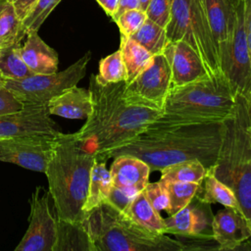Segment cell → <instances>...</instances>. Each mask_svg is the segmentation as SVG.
I'll return each mask as SVG.
<instances>
[{
	"mask_svg": "<svg viewBox=\"0 0 251 251\" xmlns=\"http://www.w3.org/2000/svg\"><path fill=\"white\" fill-rule=\"evenodd\" d=\"M222 134L223 123L150 125L132 139L95 159L107 162L120 155H132L144 161L151 171H161L183 161L198 160L208 170L217 161Z\"/></svg>",
	"mask_w": 251,
	"mask_h": 251,
	"instance_id": "6da1fadb",
	"label": "cell"
},
{
	"mask_svg": "<svg viewBox=\"0 0 251 251\" xmlns=\"http://www.w3.org/2000/svg\"><path fill=\"white\" fill-rule=\"evenodd\" d=\"M126 81L106 82L98 75H90L92 109L75 133L80 147L95 158L132 139L163 113L127 103L123 96Z\"/></svg>",
	"mask_w": 251,
	"mask_h": 251,
	"instance_id": "7a4b0ae2",
	"label": "cell"
},
{
	"mask_svg": "<svg viewBox=\"0 0 251 251\" xmlns=\"http://www.w3.org/2000/svg\"><path fill=\"white\" fill-rule=\"evenodd\" d=\"M94 161L95 156L80 147L75 133L60 132L56 135L53 153L44 174L59 219L82 223Z\"/></svg>",
	"mask_w": 251,
	"mask_h": 251,
	"instance_id": "3957f363",
	"label": "cell"
},
{
	"mask_svg": "<svg viewBox=\"0 0 251 251\" xmlns=\"http://www.w3.org/2000/svg\"><path fill=\"white\" fill-rule=\"evenodd\" d=\"M82 225L92 251H193L208 249L195 239L187 242L152 232L134 223L108 201L85 212Z\"/></svg>",
	"mask_w": 251,
	"mask_h": 251,
	"instance_id": "277c9868",
	"label": "cell"
},
{
	"mask_svg": "<svg viewBox=\"0 0 251 251\" xmlns=\"http://www.w3.org/2000/svg\"><path fill=\"white\" fill-rule=\"evenodd\" d=\"M251 113L248 101L238 95L231 116L223 122L222 143L216 163L208 169L229 186L251 229Z\"/></svg>",
	"mask_w": 251,
	"mask_h": 251,
	"instance_id": "5b68a950",
	"label": "cell"
},
{
	"mask_svg": "<svg viewBox=\"0 0 251 251\" xmlns=\"http://www.w3.org/2000/svg\"><path fill=\"white\" fill-rule=\"evenodd\" d=\"M236 97L225 76L172 86L162 115L151 126L223 123L232 115Z\"/></svg>",
	"mask_w": 251,
	"mask_h": 251,
	"instance_id": "8992f818",
	"label": "cell"
},
{
	"mask_svg": "<svg viewBox=\"0 0 251 251\" xmlns=\"http://www.w3.org/2000/svg\"><path fill=\"white\" fill-rule=\"evenodd\" d=\"M166 32L169 41L183 40L196 51L210 77L225 76L210 29L204 0H172L171 17Z\"/></svg>",
	"mask_w": 251,
	"mask_h": 251,
	"instance_id": "52a82bcc",
	"label": "cell"
},
{
	"mask_svg": "<svg viewBox=\"0 0 251 251\" xmlns=\"http://www.w3.org/2000/svg\"><path fill=\"white\" fill-rule=\"evenodd\" d=\"M90 59L91 53L88 51L64 71L32 75L20 80H6L4 86L24 105H47L53 97L77 85L86 74Z\"/></svg>",
	"mask_w": 251,
	"mask_h": 251,
	"instance_id": "ba28073f",
	"label": "cell"
},
{
	"mask_svg": "<svg viewBox=\"0 0 251 251\" xmlns=\"http://www.w3.org/2000/svg\"><path fill=\"white\" fill-rule=\"evenodd\" d=\"M171 87V69L161 53L154 55L148 67L131 81L126 82L123 96L129 104L163 112Z\"/></svg>",
	"mask_w": 251,
	"mask_h": 251,
	"instance_id": "9c48e42d",
	"label": "cell"
},
{
	"mask_svg": "<svg viewBox=\"0 0 251 251\" xmlns=\"http://www.w3.org/2000/svg\"><path fill=\"white\" fill-rule=\"evenodd\" d=\"M222 70L233 94L247 99L251 95V60L244 28V0L236 1L234 30Z\"/></svg>",
	"mask_w": 251,
	"mask_h": 251,
	"instance_id": "30bf717a",
	"label": "cell"
},
{
	"mask_svg": "<svg viewBox=\"0 0 251 251\" xmlns=\"http://www.w3.org/2000/svg\"><path fill=\"white\" fill-rule=\"evenodd\" d=\"M49 192L37 186L31 194L28 227L15 251H54L58 217L51 212Z\"/></svg>",
	"mask_w": 251,
	"mask_h": 251,
	"instance_id": "8fae6325",
	"label": "cell"
},
{
	"mask_svg": "<svg viewBox=\"0 0 251 251\" xmlns=\"http://www.w3.org/2000/svg\"><path fill=\"white\" fill-rule=\"evenodd\" d=\"M56 135L27 134L0 138V161L44 173L53 153Z\"/></svg>",
	"mask_w": 251,
	"mask_h": 251,
	"instance_id": "7c38bea8",
	"label": "cell"
},
{
	"mask_svg": "<svg viewBox=\"0 0 251 251\" xmlns=\"http://www.w3.org/2000/svg\"><path fill=\"white\" fill-rule=\"evenodd\" d=\"M59 125L51 118L47 105H25L21 111L0 115V138L27 134L56 135Z\"/></svg>",
	"mask_w": 251,
	"mask_h": 251,
	"instance_id": "4fadbf2b",
	"label": "cell"
},
{
	"mask_svg": "<svg viewBox=\"0 0 251 251\" xmlns=\"http://www.w3.org/2000/svg\"><path fill=\"white\" fill-rule=\"evenodd\" d=\"M194 198L179 211L164 219L166 233L183 238L212 239V220L210 204Z\"/></svg>",
	"mask_w": 251,
	"mask_h": 251,
	"instance_id": "5bb4252c",
	"label": "cell"
},
{
	"mask_svg": "<svg viewBox=\"0 0 251 251\" xmlns=\"http://www.w3.org/2000/svg\"><path fill=\"white\" fill-rule=\"evenodd\" d=\"M163 54L171 69L172 86H180L210 77L196 51L185 41H169Z\"/></svg>",
	"mask_w": 251,
	"mask_h": 251,
	"instance_id": "9a60e30c",
	"label": "cell"
},
{
	"mask_svg": "<svg viewBox=\"0 0 251 251\" xmlns=\"http://www.w3.org/2000/svg\"><path fill=\"white\" fill-rule=\"evenodd\" d=\"M237 0H204L205 10L221 62L224 61L236 20Z\"/></svg>",
	"mask_w": 251,
	"mask_h": 251,
	"instance_id": "2e32d148",
	"label": "cell"
},
{
	"mask_svg": "<svg viewBox=\"0 0 251 251\" xmlns=\"http://www.w3.org/2000/svg\"><path fill=\"white\" fill-rule=\"evenodd\" d=\"M212 235L218 250H234L251 237V229L240 211L226 207L213 216Z\"/></svg>",
	"mask_w": 251,
	"mask_h": 251,
	"instance_id": "e0dca14e",
	"label": "cell"
},
{
	"mask_svg": "<svg viewBox=\"0 0 251 251\" xmlns=\"http://www.w3.org/2000/svg\"><path fill=\"white\" fill-rule=\"evenodd\" d=\"M109 171L114 187L135 193L145 188L151 173L144 161L132 155L115 157Z\"/></svg>",
	"mask_w": 251,
	"mask_h": 251,
	"instance_id": "ac0fdd59",
	"label": "cell"
},
{
	"mask_svg": "<svg viewBox=\"0 0 251 251\" xmlns=\"http://www.w3.org/2000/svg\"><path fill=\"white\" fill-rule=\"evenodd\" d=\"M47 108L50 115L71 120L86 119L92 109L90 91L75 85L53 97L47 103Z\"/></svg>",
	"mask_w": 251,
	"mask_h": 251,
	"instance_id": "d6986e66",
	"label": "cell"
},
{
	"mask_svg": "<svg viewBox=\"0 0 251 251\" xmlns=\"http://www.w3.org/2000/svg\"><path fill=\"white\" fill-rule=\"evenodd\" d=\"M22 57L33 75H45L58 72V53L45 43L37 31L26 33V39L21 49Z\"/></svg>",
	"mask_w": 251,
	"mask_h": 251,
	"instance_id": "ffe728a7",
	"label": "cell"
},
{
	"mask_svg": "<svg viewBox=\"0 0 251 251\" xmlns=\"http://www.w3.org/2000/svg\"><path fill=\"white\" fill-rule=\"evenodd\" d=\"M124 214L142 227L156 233H166L164 219L147 199L144 191H140L131 200Z\"/></svg>",
	"mask_w": 251,
	"mask_h": 251,
	"instance_id": "44dd1931",
	"label": "cell"
},
{
	"mask_svg": "<svg viewBox=\"0 0 251 251\" xmlns=\"http://www.w3.org/2000/svg\"><path fill=\"white\" fill-rule=\"evenodd\" d=\"M202 182L203 186L202 184L200 185L195 195L197 199L208 204L219 203L226 208L241 212L239 203L233 190L226 183L218 179L212 173L207 171Z\"/></svg>",
	"mask_w": 251,
	"mask_h": 251,
	"instance_id": "7402d4cb",
	"label": "cell"
},
{
	"mask_svg": "<svg viewBox=\"0 0 251 251\" xmlns=\"http://www.w3.org/2000/svg\"><path fill=\"white\" fill-rule=\"evenodd\" d=\"M112 186V177L110 171L106 168V162L95 159L90 173L87 197L83 206L84 214L106 201Z\"/></svg>",
	"mask_w": 251,
	"mask_h": 251,
	"instance_id": "603a6c76",
	"label": "cell"
},
{
	"mask_svg": "<svg viewBox=\"0 0 251 251\" xmlns=\"http://www.w3.org/2000/svg\"><path fill=\"white\" fill-rule=\"evenodd\" d=\"M119 50L121 51L126 69L127 79L126 82L131 81L137 75L146 69L153 58V55L139 43L134 41L131 37L122 34Z\"/></svg>",
	"mask_w": 251,
	"mask_h": 251,
	"instance_id": "cb8c5ba5",
	"label": "cell"
},
{
	"mask_svg": "<svg viewBox=\"0 0 251 251\" xmlns=\"http://www.w3.org/2000/svg\"><path fill=\"white\" fill-rule=\"evenodd\" d=\"M87 250L92 246L82 223H70L58 218V232L54 251Z\"/></svg>",
	"mask_w": 251,
	"mask_h": 251,
	"instance_id": "d4e9b609",
	"label": "cell"
},
{
	"mask_svg": "<svg viewBox=\"0 0 251 251\" xmlns=\"http://www.w3.org/2000/svg\"><path fill=\"white\" fill-rule=\"evenodd\" d=\"M25 35L23 22L16 14L11 1L0 4V47L21 43Z\"/></svg>",
	"mask_w": 251,
	"mask_h": 251,
	"instance_id": "484cf974",
	"label": "cell"
},
{
	"mask_svg": "<svg viewBox=\"0 0 251 251\" xmlns=\"http://www.w3.org/2000/svg\"><path fill=\"white\" fill-rule=\"evenodd\" d=\"M21 43L0 47V72L6 80H20L33 75L25 63Z\"/></svg>",
	"mask_w": 251,
	"mask_h": 251,
	"instance_id": "4316f807",
	"label": "cell"
},
{
	"mask_svg": "<svg viewBox=\"0 0 251 251\" xmlns=\"http://www.w3.org/2000/svg\"><path fill=\"white\" fill-rule=\"evenodd\" d=\"M160 172L163 180L201 183L207 169L198 160H188L167 166Z\"/></svg>",
	"mask_w": 251,
	"mask_h": 251,
	"instance_id": "83f0119b",
	"label": "cell"
},
{
	"mask_svg": "<svg viewBox=\"0 0 251 251\" xmlns=\"http://www.w3.org/2000/svg\"><path fill=\"white\" fill-rule=\"evenodd\" d=\"M130 37L153 56L163 53L169 42L166 28L148 18L141 27Z\"/></svg>",
	"mask_w": 251,
	"mask_h": 251,
	"instance_id": "f1b7e54d",
	"label": "cell"
},
{
	"mask_svg": "<svg viewBox=\"0 0 251 251\" xmlns=\"http://www.w3.org/2000/svg\"><path fill=\"white\" fill-rule=\"evenodd\" d=\"M165 186L169 199H170V208L167 212L169 215H172L187 204L195 197L201 183L197 182H181V181H167L159 179Z\"/></svg>",
	"mask_w": 251,
	"mask_h": 251,
	"instance_id": "f546056e",
	"label": "cell"
},
{
	"mask_svg": "<svg viewBox=\"0 0 251 251\" xmlns=\"http://www.w3.org/2000/svg\"><path fill=\"white\" fill-rule=\"evenodd\" d=\"M98 76L106 82L126 81V69L120 50L100 60Z\"/></svg>",
	"mask_w": 251,
	"mask_h": 251,
	"instance_id": "4dcf8cb0",
	"label": "cell"
},
{
	"mask_svg": "<svg viewBox=\"0 0 251 251\" xmlns=\"http://www.w3.org/2000/svg\"><path fill=\"white\" fill-rule=\"evenodd\" d=\"M61 0H36L28 14L23 20L24 27L27 32L38 31L41 25Z\"/></svg>",
	"mask_w": 251,
	"mask_h": 251,
	"instance_id": "1f68e13d",
	"label": "cell"
},
{
	"mask_svg": "<svg viewBox=\"0 0 251 251\" xmlns=\"http://www.w3.org/2000/svg\"><path fill=\"white\" fill-rule=\"evenodd\" d=\"M147 19L146 12L141 9L127 10L121 14L115 23L117 24L122 35L130 37L144 24Z\"/></svg>",
	"mask_w": 251,
	"mask_h": 251,
	"instance_id": "d6a6232c",
	"label": "cell"
},
{
	"mask_svg": "<svg viewBox=\"0 0 251 251\" xmlns=\"http://www.w3.org/2000/svg\"><path fill=\"white\" fill-rule=\"evenodd\" d=\"M147 199L157 211H169L170 199L168 192L163 183L158 180L156 182H148L143 189Z\"/></svg>",
	"mask_w": 251,
	"mask_h": 251,
	"instance_id": "836d02e7",
	"label": "cell"
},
{
	"mask_svg": "<svg viewBox=\"0 0 251 251\" xmlns=\"http://www.w3.org/2000/svg\"><path fill=\"white\" fill-rule=\"evenodd\" d=\"M172 0H150L145 10L147 18L161 26H167L171 17Z\"/></svg>",
	"mask_w": 251,
	"mask_h": 251,
	"instance_id": "e575fe53",
	"label": "cell"
},
{
	"mask_svg": "<svg viewBox=\"0 0 251 251\" xmlns=\"http://www.w3.org/2000/svg\"><path fill=\"white\" fill-rule=\"evenodd\" d=\"M25 105L8 88H0V115L11 114L24 109Z\"/></svg>",
	"mask_w": 251,
	"mask_h": 251,
	"instance_id": "d590c367",
	"label": "cell"
},
{
	"mask_svg": "<svg viewBox=\"0 0 251 251\" xmlns=\"http://www.w3.org/2000/svg\"><path fill=\"white\" fill-rule=\"evenodd\" d=\"M136 194L137 193H135V192L122 190V189L112 186V189H111L110 194L106 201H108L114 207H116L118 210H120L124 213L126 210L129 203L131 202V200L136 196Z\"/></svg>",
	"mask_w": 251,
	"mask_h": 251,
	"instance_id": "8d00e7d4",
	"label": "cell"
},
{
	"mask_svg": "<svg viewBox=\"0 0 251 251\" xmlns=\"http://www.w3.org/2000/svg\"><path fill=\"white\" fill-rule=\"evenodd\" d=\"M244 28L251 60V0H244Z\"/></svg>",
	"mask_w": 251,
	"mask_h": 251,
	"instance_id": "74e56055",
	"label": "cell"
},
{
	"mask_svg": "<svg viewBox=\"0 0 251 251\" xmlns=\"http://www.w3.org/2000/svg\"><path fill=\"white\" fill-rule=\"evenodd\" d=\"M12 5L14 6V9L16 11V14L18 17L22 20L25 18V16L28 14L36 0H10Z\"/></svg>",
	"mask_w": 251,
	"mask_h": 251,
	"instance_id": "f35d334b",
	"label": "cell"
},
{
	"mask_svg": "<svg viewBox=\"0 0 251 251\" xmlns=\"http://www.w3.org/2000/svg\"><path fill=\"white\" fill-rule=\"evenodd\" d=\"M132 9H141L139 0H119L117 11L115 15L112 17V20L115 22L121 14H123L127 10H132Z\"/></svg>",
	"mask_w": 251,
	"mask_h": 251,
	"instance_id": "ab89813d",
	"label": "cell"
},
{
	"mask_svg": "<svg viewBox=\"0 0 251 251\" xmlns=\"http://www.w3.org/2000/svg\"><path fill=\"white\" fill-rule=\"evenodd\" d=\"M98 4L103 8L108 16L111 18L115 15L117 8H118V1L119 0H96Z\"/></svg>",
	"mask_w": 251,
	"mask_h": 251,
	"instance_id": "60d3db41",
	"label": "cell"
},
{
	"mask_svg": "<svg viewBox=\"0 0 251 251\" xmlns=\"http://www.w3.org/2000/svg\"><path fill=\"white\" fill-rule=\"evenodd\" d=\"M149 1H150V0H139L141 10H143V11H145V10H146V8H147V6H148Z\"/></svg>",
	"mask_w": 251,
	"mask_h": 251,
	"instance_id": "b9f144b4",
	"label": "cell"
},
{
	"mask_svg": "<svg viewBox=\"0 0 251 251\" xmlns=\"http://www.w3.org/2000/svg\"><path fill=\"white\" fill-rule=\"evenodd\" d=\"M5 82H6V79L4 78V76L2 75V74H1V72H0V88H1V87H4Z\"/></svg>",
	"mask_w": 251,
	"mask_h": 251,
	"instance_id": "7bdbcfd3",
	"label": "cell"
},
{
	"mask_svg": "<svg viewBox=\"0 0 251 251\" xmlns=\"http://www.w3.org/2000/svg\"><path fill=\"white\" fill-rule=\"evenodd\" d=\"M248 101V104H249V108H250V113H251V95L246 99Z\"/></svg>",
	"mask_w": 251,
	"mask_h": 251,
	"instance_id": "ee69618b",
	"label": "cell"
},
{
	"mask_svg": "<svg viewBox=\"0 0 251 251\" xmlns=\"http://www.w3.org/2000/svg\"><path fill=\"white\" fill-rule=\"evenodd\" d=\"M248 130H249V133H250V136H251V124L248 126Z\"/></svg>",
	"mask_w": 251,
	"mask_h": 251,
	"instance_id": "f6af8a7d",
	"label": "cell"
},
{
	"mask_svg": "<svg viewBox=\"0 0 251 251\" xmlns=\"http://www.w3.org/2000/svg\"><path fill=\"white\" fill-rule=\"evenodd\" d=\"M6 1H8V0H0V4L4 3V2H6Z\"/></svg>",
	"mask_w": 251,
	"mask_h": 251,
	"instance_id": "bcb514c9",
	"label": "cell"
}]
</instances>
